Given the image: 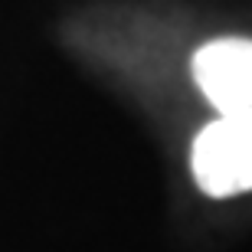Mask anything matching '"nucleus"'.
<instances>
[{"instance_id":"f257e3e1","label":"nucleus","mask_w":252,"mask_h":252,"mask_svg":"<svg viewBox=\"0 0 252 252\" xmlns=\"http://www.w3.org/2000/svg\"><path fill=\"white\" fill-rule=\"evenodd\" d=\"M190 167L200 190L210 196H233L252 190V122L216 118L193 141Z\"/></svg>"},{"instance_id":"f03ea898","label":"nucleus","mask_w":252,"mask_h":252,"mask_svg":"<svg viewBox=\"0 0 252 252\" xmlns=\"http://www.w3.org/2000/svg\"><path fill=\"white\" fill-rule=\"evenodd\" d=\"M193 79L223 118L252 122V39L206 43L193 56Z\"/></svg>"}]
</instances>
